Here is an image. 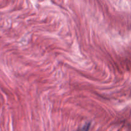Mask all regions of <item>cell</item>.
Instances as JSON below:
<instances>
[{
	"label": "cell",
	"instance_id": "obj_1",
	"mask_svg": "<svg viewBox=\"0 0 131 131\" xmlns=\"http://www.w3.org/2000/svg\"><path fill=\"white\" fill-rule=\"evenodd\" d=\"M91 124L90 122H88L86 124H84L83 127H81V128H79L78 129V131H89L90 127Z\"/></svg>",
	"mask_w": 131,
	"mask_h": 131
}]
</instances>
